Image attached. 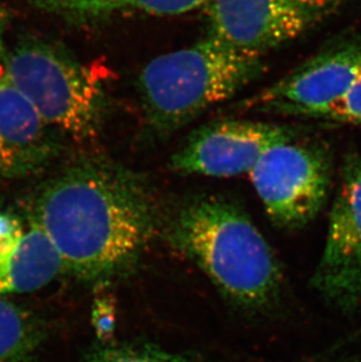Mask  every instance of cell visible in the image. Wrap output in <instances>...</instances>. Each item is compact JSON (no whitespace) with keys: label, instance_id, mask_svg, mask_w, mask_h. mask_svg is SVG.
Listing matches in <instances>:
<instances>
[{"label":"cell","instance_id":"2e32d148","mask_svg":"<svg viewBox=\"0 0 361 362\" xmlns=\"http://www.w3.org/2000/svg\"><path fill=\"white\" fill-rule=\"evenodd\" d=\"M6 19H3V21H0V58H1V55H3L4 49V33H5V30H6Z\"/></svg>","mask_w":361,"mask_h":362},{"label":"cell","instance_id":"8992f818","mask_svg":"<svg viewBox=\"0 0 361 362\" xmlns=\"http://www.w3.org/2000/svg\"><path fill=\"white\" fill-rule=\"evenodd\" d=\"M345 0H209L208 35L262 57L294 40L337 12Z\"/></svg>","mask_w":361,"mask_h":362},{"label":"cell","instance_id":"52a82bcc","mask_svg":"<svg viewBox=\"0 0 361 362\" xmlns=\"http://www.w3.org/2000/svg\"><path fill=\"white\" fill-rule=\"evenodd\" d=\"M361 78V37L331 42L292 72L248 100L264 113L319 119Z\"/></svg>","mask_w":361,"mask_h":362},{"label":"cell","instance_id":"9c48e42d","mask_svg":"<svg viewBox=\"0 0 361 362\" xmlns=\"http://www.w3.org/2000/svg\"><path fill=\"white\" fill-rule=\"evenodd\" d=\"M292 127L248 120L216 121L201 127L171 158L182 174L231 177L250 173L266 151L292 141Z\"/></svg>","mask_w":361,"mask_h":362},{"label":"cell","instance_id":"7c38bea8","mask_svg":"<svg viewBox=\"0 0 361 362\" xmlns=\"http://www.w3.org/2000/svg\"><path fill=\"white\" fill-rule=\"evenodd\" d=\"M41 13L75 26L106 23L127 14L178 16L205 6L209 0H23Z\"/></svg>","mask_w":361,"mask_h":362},{"label":"cell","instance_id":"ba28073f","mask_svg":"<svg viewBox=\"0 0 361 362\" xmlns=\"http://www.w3.org/2000/svg\"><path fill=\"white\" fill-rule=\"evenodd\" d=\"M312 286L346 315L361 305V156L348 153L328 219L326 244Z\"/></svg>","mask_w":361,"mask_h":362},{"label":"cell","instance_id":"30bf717a","mask_svg":"<svg viewBox=\"0 0 361 362\" xmlns=\"http://www.w3.org/2000/svg\"><path fill=\"white\" fill-rule=\"evenodd\" d=\"M3 58V55H1ZM0 58V181L40 173L58 146L51 127L8 79Z\"/></svg>","mask_w":361,"mask_h":362},{"label":"cell","instance_id":"9a60e30c","mask_svg":"<svg viewBox=\"0 0 361 362\" xmlns=\"http://www.w3.org/2000/svg\"><path fill=\"white\" fill-rule=\"evenodd\" d=\"M319 119L361 127V78Z\"/></svg>","mask_w":361,"mask_h":362},{"label":"cell","instance_id":"4fadbf2b","mask_svg":"<svg viewBox=\"0 0 361 362\" xmlns=\"http://www.w3.org/2000/svg\"><path fill=\"white\" fill-rule=\"evenodd\" d=\"M41 337L40 326L28 312L0 297V362H28Z\"/></svg>","mask_w":361,"mask_h":362},{"label":"cell","instance_id":"277c9868","mask_svg":"<svg viewBox=\"0 0 361 362\" xmlns=\"http://www.w3.org/2000/svg\"><path fill=\"white\" fill-rule=\"evenodd\" d=\"M1 60L8 79L52 129L78 142L96 140L106 94L87 67L58 45L35 37L5 48Z\"/></svg>","mask_w":361,"mask_h":362},{"label":"cell","instance_id":"5bb4252c","mask_svg":"<svg viewBox=\"0 0 361 362\" xmlns=\"http://www.w3.org/2000/svg\"><path fill=\"white\" fill-rule=\"evenodd\" d=\"M82 362H203L191 356L168 352L150 345L122 344L103 346Z\"/></svg>","mask_w":361,"mask_h":362},{"label":"cell","instance_id":"6da1fadb","mask_svg":"<svg viewBox=\"0 0 361 362\" xmlns=\"http://www.w3.org/2000/svg\"><path fill=\"white\" fill-rule=\"evenodd\" d=\"M28 218L87 284H108L137 267L157 233L149 189L132 171L101 158H79L44 182Z\"/></svg>","mask_w":361,"mask_h":362},{"label":"cell","instance_id":"5b68a950","mask_svg":"<svg viewBox=\"0 0 361 362\" xmlns=\"http://www.w3.org/2000/svg\"><path fill=\"white\" fill-rule=\"evenodd\" d=\"M273 224L299 229L317 217L332 185V158L319 144L294 140L271 148L249 173Z\"/></svg>","mask_w":361,"mask_h":362},{"label":"cell","instance_id":"7a4b0ae2","mask_svg":"<svg viewBox=\"0 0 361 362\" xmlns=\"http://www.w3.org/2000/svg\"><path fill=\"white\" fill-rule=\"evenodd\" d=\"M168 240L236 308L262 311L278 300L283 274L273 249L239 205L207 196L171 221Z\"/></svg>","mask_w":361,"mask_h":362},{"label":"cell","instance_id":"3957f363","mask_svg":"<svg viewBox=\"0 0 361 362\" xmlns=\"http://www.w3.org/2000/svg\"><path fill=\"white\" fill-rule=\"evenodd\" d=\"M260 72V57L208 35L148 62L137 80V90L153 129L173 133L209 107L230 99Z\"/></svg>","mask_w":361,"mask_h":362},{"label":"cell","instance_id":"8fae6325","mask_svg":"<svg viewBox=\"0 0 361 362\" xmlns=\"http://www.w3.org/2000/svg\"><path fill=\"white\" fill-rule=\"evenodd\" d=\"M64 272L62 258L32 219L0 209V297L40 290Z\"/></svg>","mask_w":361,"mask_h":362},{"label":"cell","instance_id":"e0dca14e","mask_svg":"<svg viewBox=\"0 0 361 362\" xmlns=\"http://www.w3.org/2000/svg\"><path fill=\"white\" fill-rule=\"evenodd\" d=\"M6 11H5V8H4V7L1 6V4H0V21H3V19H6Z\"/></svg>","mask_w":361,"mask_h":362}]
</instances>
